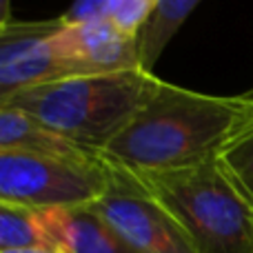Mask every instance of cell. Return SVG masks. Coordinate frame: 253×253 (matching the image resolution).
Wrapping results in <instances>:
<instances>
[{
    "instance_id": "6da1fadb",
    "label": "cell",
    "mask_w": 253,
    "mask_h": 253,
    "mask_svg": "<svg viewBox=\"0 0 253 253\" xmlns=\"http://www.w3.org/2000/svg\"><path fill=\"white\" fill-rule=\"evenodd\" d=\"M253 123V98L211 96L162 80L153 98L100 153L131 173L205 165Z\"/></svg>"
},
{
    "instance_id": "7a4b0ae2",
    "label": "cell",
    "mask_w": 253,
    "mask_h": 253,
    "mask_svg": "<svg viewBox=\"0 0 253 253\" xmlns=\"http://www.w3.org/2000/svg\"><path fill=\"white\" fill-rule=\"evenodd\" d=\"M160 84L156 74L142 69L71 76L22 89L2 107L25 111L44 129L91 156H100Z\"/></svg>"
},
{
    "instance_id": "3957f363",
    "label": "cell",
    "mask_w": 253,
    "mask_h": 253,
    "mask_svg": "<svg viewBox=\"0 0 253 253\" xmlns=\"http://www.w3.org/2000/svg\"><path fill=\"white\" fill-rule=\"evenodd\" d=\"M187 231L196 253H253V207L218 158L162 173H135Z\"/></svg>"
},
{
    "instance_id": "277c9868",
    "label": "cell",
    "mask_w": 253,
    "mask_h": 253,
    "mask_svg": "<svg viewBox=\"0 0 253 253\" xmlns=\"http://www.w3.org/2000/svg\"><path fill=\"white\" fill-rule=\"evenodd\" d=\"M109 171L105 158L0 149V202L31 211L91 205Z\"/></svg>"
},
{
    "instance_id": "5b68a950",
    "label": "cell",
    "mask_w": 253,
    "mask_h": 253,
    "mask_svg": "<svg viewBox=\"0 0 253 253\" xmlns=\"http://www.w3.org/2000/svg\"><path fill=\"white\" fill-rule=\"evenodd\" d=\"M109 184L91 209L140 253H196L180 222L147 191L138 175L109 162Z\"/></svg>"
},
{
    "instance_id": "8992f818",
    "label": "cell",
    "mask_w": 253,
    "mask_h": 253,
    "mask_svg": "<svg viewBox=\"0 0 253 253\" xmlns=\"http://www.w3.org/2000/svg\"><path fill=\"white\" fill-rule=\"evenodd\" d=\"M65 20L9 22L0 29V107L22 89L71 78V69L58 58L53 36Z\"/></svg>"
},
{
    "instance_id": "52a82bcc",
    "label": "cell",
    "mask_w": 253,
    "mask_h": 253,
    "mask_svg": "<svg viewBox=\"0 0 253 253\" xmlns=\"http://www.w3.org/2000/svg\"><path fill=\"white\" fill-rule=\"evenodd\" d=\"M53 49L74 76L140 69L138 34H126L109 18L76 25L65 22L53 36Z\"/></svg>"
},
{
    "instance_id": "ba28073f",
    "label": "cell",
    "mask_w": 253,
    "mask_h": 253,
    "mask_svg": "<svg viewBox=\"0 0 253 253\" xmlns=\"http://www.w3.org/2000/svg\"><path fill=\"white\" fill-rule=\"evenodd\" d=\"M38 220L47 240L67 253H140L91 205L38 211Z\"/></svg>"
},
{
    "instance_id": "9c48e42d",
    "label": "cell",
    "mask_w": 253,
    "mask_h": 253,
    "mask_svg": "<svg viewBox=\"0 0 253 253\" xmlns=\"http://www.w3.org/2000/svg\"><path fill=\"white\" fill-rule=\"evenodd\" d=\"M0 149L56 153V156H91L71 144L69 140L44 129L38 120L27 116L25 111L11 109V107H0Z\"/></svg>"
},
{
    "instance_id": "30bf717a",
    "label": "cell",
    "mask_w": 253,
    "mask_h": 253,
    "mask_svg": "<svg viewBox=\"0 0 253 253\" xmlns=\"http://www.w3.org/2000/svg\"><path fill=\"white\" fill-rule=\"evenodd\" d=\"M200 0H158L151 16L138 31V53L140 69L153 74L158 58L167 49L189 13L198 7Z\"/></svg>"
},
{
    "instance_id": "8fae6325",
    "label": "cell",
    "mask_w": 253,
    "mask_h": 253,
    "mask_svg": "<svg viewBox=\"0 0 253 253\" xmlns=\"http://www.w3.org/2000/svg\"><path fill=\"white\" fill-rule=\"evenodd\" d=\"M156 2L158 0H76L67 13H62V20L67 25H76L109 18L126 34H138L151 16Z\"/></svg>"
},
{
    "instance_id": "7c38bea8",
    "label": "cell",
    "mask_w": 253,
    "mask_h": 253,
    "mask_svg": "<svg viewBox=\"0 0 253 253\" xmlns=\"http://www.w3.org/2000/svg\"><path fill=\"white\" fill-rule=\"evenodd\" d=\"M220 167L253 207V123H249L218 156Z\"/></svg>"
},
{
    "instance_id": "4fadbf2b",
    "label": "cell",
    "mask_w": 253,
    "mask_h": 253,
    "mask_svg": "<svg viewBox=\"0 0 253 253\" xmlns=\"http://www.w3.org/2000/svg\"><path fill=\"white\" fill-rule=\"evenodd\" d=\"M49 242L38 220V211L0 202V251Z\"/></svg>"
},
{
    "instance_id": "5bb4252c",
    "label": "cell",
    "mask_w": 253,
    "mask_h": 253,
    "mask_svg": "<svg viewBox=\"0 0 253 253\" xmlns=\"http://www.w3.org/2000/svg\"><path fill=\"white\" fill-rule=\"evenodd\" d=\"M0 253H67L60 245L56 242H40V245H29V247H16V249H2Z\"/></svg>"
},
{
    "instance_id": "9a60e30c",
    "label": "cell",
    "mask_w": 253,
    "mask_h": 253,
    "mask_svg": "<svg viewBox=\"0 0 253 253\" xmlns=\"http://www.w3.org/2000/svg\"><path fill=\"white\" fill-rule=\"evenodd\" d=\"M13 22L11 18V0H0V29Z\"/></svg>"
},
{
    "instance_id": "2e32d148",
    "label": "cell",
    "mask_w": 253,
    "mask_h": 253,
    "mask_svg": "<svg viewBox=\"0 0 253 253\" xmlns=\"http://www.w3.org/2000/svg\"><path fill=\"white\" fill-rule=\"evenodd\" d=\"M249 96H251V98H253V91H249Z\"/></svg>"
}]
</instances>
